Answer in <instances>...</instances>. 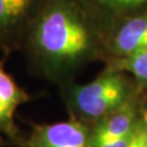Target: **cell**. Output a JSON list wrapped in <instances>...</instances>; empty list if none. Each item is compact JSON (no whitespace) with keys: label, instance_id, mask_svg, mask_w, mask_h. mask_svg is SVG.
Returning a JSON list of instances; mask_svg holds the SVG:
<instances>
[{"label":"cell","instance_id":"obj_1","mask_svg":"<svg viewBox=\"0 0 147 147\" xmlns=\"http://www.w3.org/2000/svg\"><path fill=\"white\" fill-rule=\"evenodd\" d=\"M108 25L85 0H38L21 35L33 67L62 85L104 59Z\"/></svg>","mask_w":147,"mask_h":147},{"label":"cell","instance_id":"obj_2","mask_svg":"<svg viewBox=\"0 0 147 147\" xmlns=\"http://www.w3.org/2000/svg\"><path fill=\"white\" fill-rule=\"evenodd\" d=\"M137 87L131 75L105 67L89 83L62 84L61 94L70 117L93 127L125 102Z\"/></svg>","mask_w":147,"mask_h":147},{"label":"cell","instance_id":"obj_3","mask_svg":"<svg viewBox=\"0 0 147 147\" xmlns=\"http://www.w3.org/2000/svg\"><path fill=\"white\" fill-rule=\"evenodd\" d=\"M146 107L147 94L137 87L125 102L93 126V147H102L111 143L130 140Z\"/></svg>","mask_w":147,"mask_h":147},{"label":"cell","instance_id":"obj_4","mask_svg":"<svg viewBox=\"0 0 147 147\" xmlns=\"http://www.w3.org/2000/svg\"><path fill=\"white\" fill-rule=\"evenodd\" d=\"M146 48L147 10H144L109 22L102 61L127 58Z\"/></svg>","mask_w":147,"mask_h":147},{"label":"cell","instance_id":"obj_5","mask_svg":"<svg viewBox=\"0 0 147 147\" xmlns=\"http://www.w3.org/2000/svg\"><path fill=\"white\" fill-rule=\"evenodd\" d=\"M93 127L71 118L49 124H32L31 132L22 136L19 147H93Z\"/></svg>","mask_w":147,"mask_h":147},{"label":"cell","instance_id":"obj_6","mask_svg":"<svg viewBox=\"0 0 147 147\" xmlns=\"http://www.w3.org/2000/svg\"><path fill=\"white\" fill-rule=\"evenodd\" d=\"M30 99V94L21 88L10 74L5 72L3 63L0 61V132L13 145H18L22 138L16 125L14 115L16 109Z\"/></svg>","mask_w":147,"mask_h":147},{"label":"cell","instance_id":"obj_7","mask_svg":"<svg viewBox=\"0 0 147 147\" xmlns=\"http://www.w3.org/2000/svg\"><path fill=\"white\" fill-rule=\"evenodd\" d=\"M38 0H0V42L20 35Z\"/></svg>","mask_w":147,"mask_h":147},{"label":"cell","instance_id":"obj_8","mask_svg":"<svg viewBox=\"0 0 147 147\" xmlns=\"http://www.w3.org/2000/svg\"><path fill=\"white\" fill-rule=\"evenodd\" d=\"M110 22L115 19L147 10V0H85Z\"/></svg>","mask_w":147,"mask_h":147},{"label":"cell","instance_id":"obj_9","mask_svg":"<svg viewBox=\"0 0 147 147\" xmlns=\"http://www.w3.org/2000/svg\"><path fill=\"white\" fill-rule=\"evenodd\" d=\"M106 68L131 75L134 82L147 94V48L131 57L105 61Z\"/></svg>","mask_w":147,"mask_h":147},{"label":"cell","instance_id":"obj_10","mask_svg":"<svg viewBox=\"0 0 147 147\" xmlns=\"http://www.w3.org/2000/svg\"><path fill=\"white\" fill-rule=\"evenodd\" d=\"M127 147H147V107L143 112Z\"/></svg>","mask_w":147,"mask_h":147},{"label":"cell","instance_id":"obj_11","mask_svg":"<svg viewBox=\"0 0 147 147\" xmlns=\"http://www.w3.org/2000/svg\"><path fill=\"white\" fill-rule=\"evenodd\" d=\"M5 144V138L3 137H1L0 136V147H2L3 145Z\"/></svg>","mask_w":147,"mask_h":147}]
</instances>
